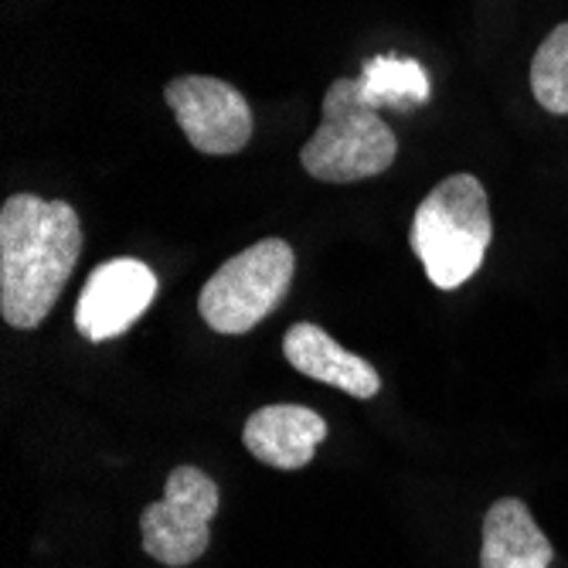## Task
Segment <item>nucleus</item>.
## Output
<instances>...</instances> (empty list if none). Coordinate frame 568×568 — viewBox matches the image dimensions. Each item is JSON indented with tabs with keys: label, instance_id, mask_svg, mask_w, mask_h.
I'll return each instance as SVG.
<instances>
[{
	"label": "nucleus",
	"instance_id": "nucleus-1",
	"mask_svg": "<svg viewBox=\"0 0 568 568\" xmlns=\"http://www.w3.org/2000/svg\"><path fill=\"white\" fill-rule=\"evenodd\" d=\"M82 255L75 204L11 194L0 209V317L34 331L55 310Z\"/></svg>",
	"mask_w": 568,
	"mask_h": 568
},
{
	"label": "nucleus",
	"instance_id": "nucleus-2",
	"mask_svg": "<svg viewBox=\"0 0 568 568\" xmlns=\"http://www.w3.org/2000/svg\"><path fill=\"white\" fill-rule=\"evenodd\" d=\"M494 239L490 201L474 174L443 178L416 209L412 219V252L433 286L456 290L480 266Z\"/></svg>",
	"mask_w": 568,
	"mask_h": 568
},
{
	"label": "nucleus",
	"instance_id": "nucleus-3",
	"mask_svg": "<svg viewBox=\"0 0 568 568\" xmlns=\"http://www.w3.org/2000/svg\"><path fill=\"white\" fill-rule=\"evenodd\" d=\"M398 158V136L357 92V79H337L324 92L321 126L300 150V164L324 184H354L385 174Z\"/></svg>",
	"mask_w": 568,
	"mask_h": 568
},
{
	"label": "nucleus",
	"instance_id": "nucleus-4",
	"mask_svg": "<svg viewBox=\"0 0 568 568\" xmlns=\"http://www.w3.org/2000/svg\"><path fill=\"white\" fill-rule=\"evenodd\" d=\"M296 276V255L286 239H263L242 248L201 286L197 314L215 334L239 337L260 327L286 300Z\"/></svg>",
	"mask_w": 568,
	"mask_h": 568
},
{
	"label": "nucleus",
	"instance_id": "nucleus-5",
	"mask_svg": "<svg viewBox=\"0 0 568 568\" xmlns=\"http://www.w3.org/2000/svg\"><path fill=\"white\" fill-rule=\"evenodd\" d=\"M219 484L197 467H174L164 497L140 518L143 551L168 568L194 565L212 545V521L219 514Z\"/></svg>",
	"mask_w": 568,
	"mask_h": 568
},
{
	"label": "nucleus",
	"instance_id": "nucleus-6",
	"mask_svg": "<svg viewBox=\"0 0 568 568\" xmlns=\"http://www.w3.org/2000/svg\"><path fill=\"white\" fill-rule=\"evenodd\" d=\"M187 143L209 158H229L252 140L248 99L215 75H178L164 89Z\"/></svg>",
	"mask_w": 568,
	"mask_h": 568
},
{
	"label": "nucleus",
	"instance_id": "nucleus-7",
	"mask_svg": "<svg viewBox=\"0 0 568 568\" xmlns=\"http://www.w3.org/2000/svg\"><path fill=\"white\" fill-rule=\"evenodd\" d=\"M158 296V276L140 260H110L89 273L79 303H75V331L92 341H113L126 334Z\"/></svg>",
	"mask_w": 568,
	"mask_h": 568
},
{
	"label": "nucleus",
	"instance_id": "nucleus-8",
	"mask_svg": "<svg viewBox=\"0 0 568 568\" xmlns=\"http://www.w3.org/2000/svg\"><path fill=\"white\" fill-rule=\"evenodd\" d=\"M324 439L327 419L296 402L255 408L242 429L245 449L273 470H303L317 456Z\"/></svg>",
	"mask_w": 568,
	"mask_h": 568
},
{
	"label": "nucleus",
	"instance_id": "nucleus-9",
	"mask_svg": "<svg viewBox=\"0 0 568 568\" xmlns=\"http://www.w3.org/2000/svg\"><path fill=\"white\" fill-rule=\"evenodd\" d=\"M283 357L300 375L314 378L321 385H331L351 398H375L382 392V378L365 357L351 354L324 327L310 321H300L286 331Z\"/></svg>",
	"mask_w": 568,
	"mask_h": 568
},
{
	"label": "nucleus",
	"instance_id": "nucleus-10",
	"mask_svg": "<svg viewBox=\"0 0 568 568\" xmlns=\"http://www.w3.org/2000/svg\"><path fill=\"white\" fill-rule=\"evenodd\" d=\"M555 548L518 497H500L484 514L480 568H551Z\"/></svg>",
	"mask_w": 568,
	"mask_h": 568
},
{
	"label": "nucleus",
	"instance_id": "nucleus-11",
	"mask_svg": "<svg viewBox=\"0 0 568 568\" xmlns=\"http://www.w3.org/2000/svg\"><path fill=\"white\" fill-rule=\"evenodd\" d=\"M357 92L375 110H416L429 99V75L416 59L378 55L357 75Z\"/></svg>",
	"mask_w": 568,
	"mask_h": 568
},
{
	"label": "nucleus",
	"instance_id": "nucleus-12",
	"mask_svg": "<svg viewBox=\"0 0 568 568\" xmlns=\"http://www.w3.org/2000/svg\"><path fill=\"white\" fill-rule=\"evenodd\" d=\"M531 92L541 110L568 116V21L538 44L531 59Z\"/></svg>",
	"mask_w": 568,
	"mask_h": 568
}]
</instances>
